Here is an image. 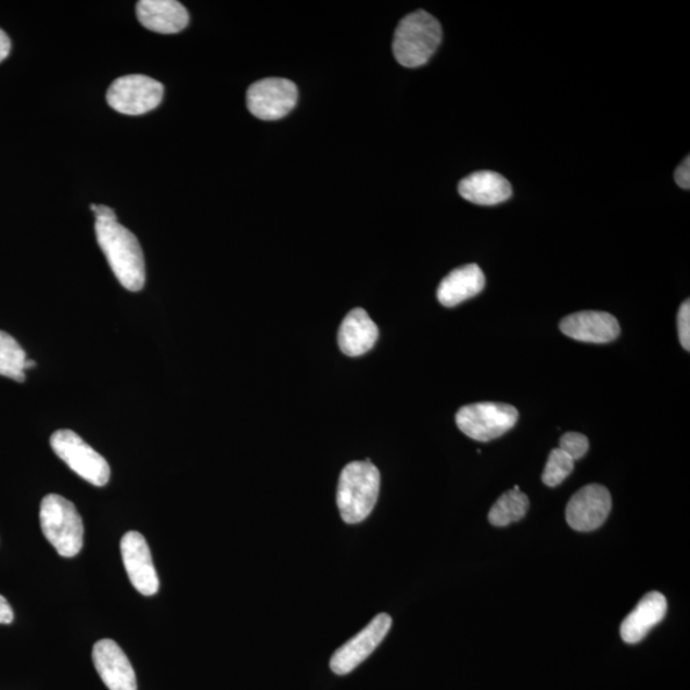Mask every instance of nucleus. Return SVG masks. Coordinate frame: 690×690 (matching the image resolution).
Returning <instances> with one entry per match:
<instances>
[{"label": "nucleus", "instance_id": "f257e3e1", "mask_svg": "<svg viewBox=\"0 0 690 690\" xmlns=\"http://www.w3.org/2000/svg\"><path fill=\"white\" fill-rule=\"evenodd\" d=\"M97 240L115 278L129 292H140L146 282L145 258L136 235L118 220H97Z\"/></svg>", "mask_w": 690, "mask_h": 690}, {"label": "nucleus", "instance_id": "f03ea898", "mask_svg": "<svg viewBox=\"0 0 690 690\" xmlns=\"http://www.w3.org/2000/svg\"><path fill=\"white\" fill-rule=\"evenodd\" d=\"M380 491V472L370 459L345 465L337 484L336 504L342 520L361 523L375 508Z\"/></svg>", "mask_w": 690, "mask_h": 690}, {"label": "nucleus", "instance_id": "7ed1b4c3", "mask_svg": "<svg viewBox=\"0 0 690 690\" xmlns=\"http://www.w3.org/2000/svg\"><path fill=\"white\" fill-rule=\"evenodd\" d=\"M442 38V26L430 13L417 11L408 14L400 21L394 34L395 60L403 67H422L435 54Z\"/></svg>", "mask_w": 690, "mask_h": 690}, {"label": "nucleus", "instance_id": "20e7f679", "mask_svg": "<svg viewBox=\"0 0 690 690\" xmlns=\"http://www.w3.org/2000/svg\"><path fill=\"white\" fill-rule=\"evenodd\" d=\"M42 534L63 558H74L84 546V523L74 502L61 495H47L40 506Z\"/></svg>", "mask_w": 690, "mask_h": 690}, {"label": "nucleus", "instance_id": "39448f33", "mask_svg": "<svg viewBox=\"0 0 690 690\" xmlns=\"http://www.w3.org/2000/svg\"><path fill=\"white\" fill-rule=\"evenodd\" d=\"M55 455L78 476L93 486L103 487L111 480V467L106 459L71 430H58L50 437Z\"/></svg>", "mask_w": 690, "mask_h": 690}, {"label": "nucleus", "instance_id": "423d86ee", "mask_svg": "<svg viewBox=\"0 0 690 690\" xmlns=\"http://www.w3.org/2000/svg\"><path fill=\"white\" fill-rule=\"evenodd\" d=\"M520 413L504 403H474L460 408L456 421L462 433L473 440L491 442L515 426Z\"/></svg>", "mask_w": 690, "mask_h": 690}, {"label": "nucleus", "instance_id": "0eeeda50", "mask_svg": "<svg viewBox=\"0 0 690 690\" xmlns=\"http://www.w3.org/2000/svg\"><path fill=\"white\" fill-rule=\"evenodd\" d=\"M164 86L154 78L129 75L115 80L106 93V102L114 111L127 115H141L159 106Z\"/></svg>", "mask_w": 690, "mask_h": 690}, {"label": "nucleus", "instance_id": "6e6552de", "mask_svg": "<svg viewBox=\"0 0 690 690\" xmlns=\"http://www.w3.org/2000/svg\"><path fill=\"white\" fill-rule=\"evenodd\" d=\"M297 100V86L285 78H265L251 85L247 91L248 111L263 120L284 118Z\"/></svg>", "mask_w": 690, "mask_h": 690}, {"label": "nucleus", "instance_id": "1a4fd4ad", "mask_svg": "<svg viewBox=\"0 0 690 690\" xmlns=\"http://www.w3.org/2000/svg\"><path fill=\"white\" fill-rule=\"evenodd\" d=\"M392 617L379 614L357 636L344 643L330 660V668L336 675H347L363 663L378 649L392 628Z\"/></svg>", "mask_w": 690, "mask_h": 690}, {"label": "nucleus", "instance_id": "9d476101", "mask_svg": "<svg viewBox=\"0 0 690 690\" xmlns=\"http://www.w3.org/2000/svg\"><path fill=\"white\" fill-rule=\"evenodd\" d=\"M120 553L136 591L143 596H153L159 591V578L145 537L136 531L127 532L120 541Z\"/></svg>", "mask_w": 690, "mask_h": 690}, {"label": "nucleus", "instance_id": "9b49d317", "mask_svg": "<svg viewBox=\"0 0 690 690\" xmlns=\"http://www.w3.org/2000/svg\"><path fill=\"white\" fill-rule=\"evenodd\" d=\"M611 506L613 501L606 487L585 486L567 502L566 522L579 532L598 529L608 520Z\"/></svg>", "mask_w": 690, "mask_h": 690}, {"label": "nucleus", "instance_id": "f8f14e48", "mask_svg": "<svg viewBox=\"0 0 690 690\" xmlns=\"http://www.w3.org/2000/svg\"><path fill=\"white\" fill-rule=\"evenodd\" d=\"M93 665L110 690H138V680L124 650L112 639H102L93 646Z\"/></svg>", "mask_w": 690, "mask_h": 690}, {"label": "nucleus", "instance_id": "ddd939ff", "mask_svg": "<svg viewBox=\"0 0 690 690\" xmlns=\"http://www.w3.org/2000/svg\"><path fill=\"white\" fill-rule=\"evenodd\" d=\"M563 334L574 341L593 344L614 342L621 334L619 321L609 312L582 311L566 316L560 322Z\"/></svg>", "mask_w": 690, "mask_h": 690}, {"label": "nucleus", "instance_id": "4468645a", "mask_svg": "<svg viewBox=\"0 0 690 690\" xmlns=\"http://www.w3.org/2000/svg\"><path fill=\"white\" fill-rule=\"evenodd\" d=\"M666 611L667 601L663 593L656 591L647 593L623 621L621 627L623 641L629 644L641 642L652 628L663 622Z\"/></svg>", "mask_w": 690, "mask_h": 690}, {"label": "nucleus", "instance_id": "2eb2a0df", "mask_svg": "<svg viewBox=\"0 0 690 690\" xmlns=\"http://www.w3.org/2000/svg\"><path fill=\"white\" fill-rule=\"evenodd\" d=\"M138 18L148 30L159 34H178L190 23V14L176 0H141Z\"/></svg>", "mask_w": 690, "mask_h": 690}, {"label": "nucleus", "instance_id": "dca6fc26", "mask_svg": "<svg viewBox=\"0 0 690 690\" xmlns=\"http://www.w3.org/2000/svg\"><path fill=\"white\" fill-rule=\"evenodd\" d=\"M379 329L362 308L352 310L342 322L337 343L344 355L358 357L368 354L376 344Z\"/></svg>", "mask_w": 690, "mask_h": 690}, {"label": "nucleus", "instance_id": "f3484780", "mask_svg": "<svg viewBox=\"0 0 690 690\" xmlns=\"http://www.w3.org/2000/svg\"><path fill=\"white\" fill-rule=\"evenodd\" d=\"M486 279L476 264L452 270L437 288V299L445 307H455L484 291Z\"/></svg>", "mask_w": 690, "mask_h": 690}, {"label": "nucleus", "instance_id": "a211bd4d", "mask_svg": "<svg viewBox=\"0 0 690 690\" xmlns=\"http://www.w3.org/2000/svg\"><path fill=\"white\" fill-rule=\"evenodd\" d=\"M459 193L464 200L476 205H498L512 196V186L499 173L483 170L463 179Z\"/></svg>", "mask_w": 690, "mask_h": 690}, {"label": "nucleus", "instance_id": "6ab92c4d", "mask_svg": "<svg viewBox=\"0 0 690 690\" xmlns=\"http://www.w3.org/2000/svg\"><path fill=\"white\" fill-rule=\"evenodd\" d=\"M529 508L528 496L515 486L513 490L501 495L488 513V521L495 527H507L510 523L521 521Z\"/></svg>", "mask_w": 690, "mask_h": 690}, {"label": "nucleus", "instance_id": "aec40b11", "mask_svg": "<svg viewBox=\"0 0 690 690\" xmlns=\"http://www.w3.org/2000/svg\"><path fill=\"white\" fill-rule=\"evenodd\" d=\"M27 359L26 352L18 342L0 330V376L24 383Z\"/></svg>", "mask_w": 690, "mask_h": 690}, {"label": "nucleus", "instance_id": "412c9836", "mask_svg": "<svg viewBox=\"0 0 690 690\" xmlns=\"http://www.w3.org/2000/svg\"><path fill=\"white\" fill-rule=\"evenodd\" d=\"M573 470L574 460L567 457L563 450L553 449L550 452L542 474L544 484L549 487H557L563 484V481L570 476Z\"/></svg>", "mask_w": 690, "mask_h": 690}, {"label": "nucleus", "instance_id": "4be33fe9", "mask_svg": "<svg viewBox=\"0 0 690 690\" xmlns=\"http://www.w3.org/2000/svg\"><path fill=\"white\" fill-rule=\"evenodd\" d=\"M589 448L588 438L579 433H566L560 438V450H563L574 462L586 456Z\"/></svg>", "mask_w": 690, "mask_h": 690}, {"label": "nucleus", "instance_id": "5701e85b", "mask_svg": "<svg viewBox=\"0 0 690 690\" xmlns=\"http://www.w3.org/2000/svg\"><path fill=\"white\" fill-rule=\"evenodd\" d=\"M678 332L682 348L690 350V302H682L678 314Z\"/></svg>", "mask_w": 690, "mask_h": 690}, {"label": "nucleus", "instance_id": "b1692460", "mask_svg": "<svg viewBox=\"0 0 690 690\" xmlns=\"http://www.w3.org/2000/svg\"><path fill=\"white\" fill-rule=\"evenodd\" d=\"M675 181L681 189L689 190L690 187V157L687 156L685 162L679 165L677 171H675Z\"/></svg>", "mask_w": 690, "mask_h": 690}, {"label": "nucleus", "instance_id": "393cba45", "mask_svg": "<svg viewBox=\"0 0 690 690\" xmlns=\"http://www.w3.org/2000/svg\"><path fill=\"white\" fill-rule=\"evenodd\" d=\"M90 208L95 214L97 220H118L111 207L92 204Z\"/></svg>", "mask_w": 690, "mask_h": 690}, {"label": "nucleus", "instance_id": "a878e982", "mask_svg": "<svg viewBox=\"0 0 690 690\" xmlns=\"http://www.w3.org/2000/svg\"><path fill=\"white\" fill-rule=\"evenodd\" d=\"M13 610L2 595H0V624H11L13 622Z\"/></svg>", "mask_w": 690, "mask_h": 690}, {"label": "nucleus", "instance_id": "bb28decb", "mask_svg": "<svg viewBox=\"0 0 690 690\" xmlns=\"http://www.w3.org/2000/svg\"><path fill=\"white\" fill-rule=\"evenodd\" d=\"M11 52V40L3 30H0V63H2Z\"/></svg>", "mask_w": 690, "mask_h": 690}, {"label": "nucleus", "instance_id": "cd10ccee", "mask_svg": "<svg viewBox=\"0 0 690 690\" xmlns=\"http://www.w3.org/2000/svg\"><path fill=\"white\" fill-rule=\"evenodd\" d=\"M36 363L33 361V359H27L26 361V370L28 369H33L35 368Z\"/></svg>", "mask_w": 690, "mask_h": 690}]
</instances>
